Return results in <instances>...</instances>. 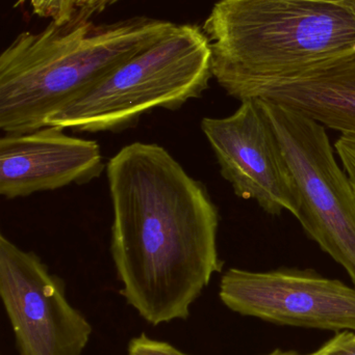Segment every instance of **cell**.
Here are the masks:
<instances>
[{
	"label": "cell",
	"mask_w": 355,
	"mask_h": 355,
	"mask_svg": "<svg viewBox=\"0 0 355 355\" xmlns=\"http://www.w3.org/2000/svg\"><path fill=\"white\" fill-rule=\"evenodd\" d=\"M106 171L121 295L154 327L185 320L222 271L218 208L204 184L156 144L125 146Z\"/></svg>",
	"instance_id": "obj_1"
},
{
	"label": "cell",
	"mask_w": 355,
	"mask_h": 355,
	"mask_svg": "<svg viewBox=\"0 0 355 355\" xmlns=\"http://www.w3.org/2000/svg\"><path fill=\"white\" fill-rule=\"evenodd\" d=\"M175 25L141 16L106 24L72 18L20 33L0 55V128L26 133L48 126L52 114Z\"/></svg>",
	"instance_id": "obj_2"
},
{
	"label": "cell",
	"mask_w": 355,
	"mask_h": 355,
	"mask_svg": "<svg viewBox=\"0 0 355 355\" xmlns=\"http://www.w3.org/2000/svg\"><path fill=\"white\" fill-rule=\"evenodd\" d=\"M202 31L227 95L355 50V6L333 0H218Z\"/></svg>",
	"instance_id": "obj_3"
},
{
	"label": "cell",
	"mask_w": 355,
	"mask_h": 355,
	"mask_svg": "<svg viewBox=\"0 0 355 355\" xmlns=\"http://www.w3.org/2000/svg\"><path fill=\"white\" fill-rule=\"evenodd\" d=\"M212 77L206 33L197 25L176 24L166 37L52 114L48 126L77 132H120L156 108L177 110L201 97Z\"/></svg>",
	"instance_id": "obj_4"
},
{
	"label": "cell",
	"mask_w": 355,
	"mask_h": 355,
	"mask_svg": "<svg viewBox=\"0 0 355 355\" xmlns=\"http://www.w3.org/2000/svg\"><path fill=\"white\" fill-rule=\"evenodd\" d=\"M256 99L272 124L295 180L300 225L347 271L355 288V189L338 164L327 128L290 108Z\"/></svg>",
	"instance_id": "obj_5"
},
{
	"label": "cell",
	"mask_w": 355,
	"mask_h": 355,
	"mask_svg": "<svg viewBox=\"0 0 355 355\" xmlns=\"http://www.w3.org/2000/svg\"><path fill=\"white\" fill-rule=\"evenodd\" d=\"M0 296L19 355H81L91 324L39 256L0 237Z\"/></svg>",
	"instance_id": "obj_6"
},
{
	"label": "cell",
	"mask_w": 355,
	"mask_h": 355,
	"mask_svg": "<svg viewBox=\"0 0 355 355\" xmlns=\"http://www.w3.org/2000/svg\"><path fill=\"white\" fill-rule=\"evenodd\" d=\"M219 296L229 310L274 324L355 331V288L312 269L231 268Z\"/></svg>",
	"instance_id": "obj_7"
},
{
	"label": "cell",
	"mask_w": 355,
	"mask_h": 355,
	"mask_svg": "<svg viewBox=\"0 0 355 355\" xmlns=\"http://www.w3.org/2000/svg\"><path fill=\"white\" fill-rule=\"evenodd\" d=\"M201 130L220 173L238 198L254 200L270 215L298 218L300 200L283 147L256 98L243 100L225 118H204Z\"/></svg>",
	"instance_id": "obj_8"
},
{
	"label": "cell",
	"mask_w": 355,
	"mask_h": 355,
	"mask_svg": "<svg viewBox=\"0 0 355 355\" xmlns=\"http://www.w3.org/2000/svg\"><path fill=\"white\" fill-rule=\"evenodd\" d=\"M46 126L0 139V194L8 200L83 185L100 177L106 164L97 141Z\"/></svg>",
	"instance_id": "obj_9"
},
{
	"label": "cell",
	"mask_w": 355,
	"mask_h": 355,
	"mask_svg": "<svg viewBox=\"0 0 355 355\" xmlns=\"http://www.w3.org/2000/svg\"><path fill=\"white\" fill-rule=\"evenodd\" d=\"M258 98L299 112L325 128L355 137V50L291 76L250 87Z\"/></svg>",
	"instance_id": "obj_10"
},
{
	"label": "cell",
	"mask_w": 355,
	"mask_h": 355,
	"mask_svg": "<svg viewBox=\"0 0 355 355\" xmlns=\"http://www.w3.org/2000/svg\"><path fill=\"white\" fill-rule=\"evenodd\" d=\"M24 2L31 4L33 12L38 16L50 18L56 22L71 20L74 14L72 0H19L16 6Z\"/></svg>",
	"instance_id": "obj_11"
},
{
	"label": "cell",
	"mask_w": 355,
	"mask_h": 355,
	"mask_svg": "<svg viewBox=\"0 0 355 355\" xmlns=\"http://www.w3.org/2000/svg\"><path fill=\"white\" fill-rule=\"evenodd\" d=\"M129 355H191L185 354L167 342L151 339L145 334L133 338L129 344Z\"/></svg>",
	"instance_id": "obj_12"
},
{
	"label": "cell",
	"mask_w": 355,
	"mask_h": 355,
	"mask_svg": "<svg viewBox=\"0 0 355 355\" xmlns=\"http://www.w3.org/2000/svg\"><path fill=\"white\" fill-rule=\"evenodd\" d=\"M310 355H355V331H343Z\"/></svg>",
	"instance_id": "obj_13"
},
{
	"label": "cell",
	"mask_w": 355,
	"mask_h": 355,
	"mask_svg": "<svg viewBox=\"0 0 355 355\" xmlns=\"http://www.w3.org/2000/svg\"><path fill=\"white\" fill-rule=\"evenodd\" d=\"M118 1L120 0H72L74 8L73 19L91 20L92 17L104 12L106 8Z\"/></svg>",
	"instance_id": "obj_14"
},
{
	"label": "cell",
	"mask_w": 355,
	"mask_h": 355,
	"mask_svg": "<svg viewBox=\"0 0 355 355\" xmlns=\"http://www.w3.org/2000/svg\"><path fill=\"white\" fill-rule=\"evenodd\" d=\"M266 355H306L298 354L296 352H281V350H275V352H271V354Z\"/></svg>",
	"instance_id": "obj_15"
},
{
	"label": "cell",
	"mask_w": 355,
	"mask_h": 355,
	"mask_svg": "<svg viewBox=\"0 0 355 355\" xmlns=\"http://www.w3.org/2000/svg\"><path fill=\"white\" fill-rule=\"evenodd\" d=\"M333 1L346 2L355 6V0H333Z\"/></svg>",
	"instance_id": "obj_16"
}]
</instances>
